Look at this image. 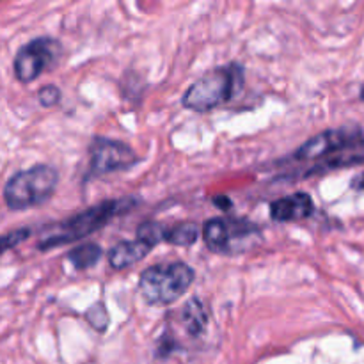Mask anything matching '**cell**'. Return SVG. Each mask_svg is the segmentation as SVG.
Instances as JSON below:
<instances>
[{
    "instance_id": "obj_1",
    "label": "cell",
    "mask_w": 364,
    "mask_h": 364,
    "mask_svg": "<svg viewBox=\"0 0 364 364\" xmlns=\"http://www.w3.org/2000/svg\"><path fill=\"white\" fill-rule=\"evenodd\" d=\"M137 205V201L132 198L123 199H110V201H103L100 205L91 206L85 212L77 213L75 217H70L64 223L55 224L52 230L48 231L45 238L38 244L39 251H48V249L59 247V245L70 244V242H78L82 238L89 237L95 231L102 230L110 219L116 215L127 213Z\"/></svg>"
},
{
    "instance_id": "obj_2",
    "label": "cell",
    "mask_w": 364,
    "mask_h": 364,
    "mask_svg": "<svg viewBox=\"0 0 364 364\" xmlns=\"http://www.w3.org/2000/svg\"><path fill=\"white\" fill-rule=\"evenodd\" d=\"M244 85V70L238 64L215 68L196 80L183 95L185 109L194 112H208L223 103L230 102Z\"/></svg>"
},
{
    "instance_id": "obj_3",
    "label": "cell",
    "mask_w": 364,
    "mask_h": 364,
    "mask_svg": "<svg viewBox=\"0 0 364 364\" xmlns=\"http://www.w3.org/2000/svg\"><path fill=\"white\" fill-rule=\"evenodd\" d=\"M194 270L183 262H167L148 267L139 277V291L151 306L176 302L194 283Z\"/></svg>"
},
{
    "instance_id": "obj_4",
    "label": "cell",
    "mask_w": 364,
    "mask_h": 364,
    "mask_svg": "<svg viewBox=\"0 0 364 364\" xmlns=\"http://www.w3.org/2000/svg\"><path fill=\"white\" fill-rule=\"evenodd\" d=\"M59 183V173L52 166H34L18 171L4 187V201L13 212L34 208L48 201Z\"/></svg>"
},
{
    "instance_id": "obj_5",
    "label": "cell",
    "mask_w": 364,
    "mask_h": 364,
    "mask_svg": "<svg viewBox=\"0 0 364 364\" xmlns=\"http://www.w3.org/2000/svg\"><path fill=\"white\" fill-rule=\"evenodd\" d=\"M60 43L52 38H36L31 43L21 46L14 57L13 70L14 77L21 84L34 82L39 75L52 70L59 60Z\"/></svg>"
},
{
    "instance_id": "obj_6",
    "label": "cell",
    "mask_w": 364,
    "mask_h": 364,
    "mask_svg": "<svg viewBox=\"0 0 364 364\" xmlns=\"http://www.w3.org/2000/svg\"><path fill=\"white\" fill-rule=\"evenodd\" d=\"M139 162L134 149L121 141H112L105 137H95L89 146V171L91 176L116 173V171L130 169Z\"/></svg>"
},
{
    "instance_id": "obj_7",
    "label": "cell",
    "mask_w": 364,
    "mask_h": 364,
    "mask_svg": "<svg viewBox=\"0 0 364 364\" xmlns=\"http://www.w3.org/2000/svg\"><path fill=\"white\" fill-rule=\"evenodd\" d=\"M203 240L208 249L215 252H233L237 240H244L251 235L258 233V226L240 219H224V217H213L203 224Z\"/></svg>"
},
{
    "instance_id": "obj_8",
    "label": "cell",
    "mask_w": 364,
    "mask_h": 364,
    "mask_svg": "<svg viewBox=\"0 0 364 364\" xmlns=\"http://www.w3.org/2000/svg\"><path fill=\"white\" fill-rule=\"evenodd\" d=\"M359 137L361 132L348 130V128H334V130L322 132V134L315 135L309 139L304 146L295 151L294 159L297 160H313V159H323L333 153L345 151L347 148L359 144Z\"/></svg>"
},
{
    "instance_id": "obj_9",
    "label": "cell",
    "mask_w": 364,
    "mask_h": 364,
    "mask_svg": "<svg viewBox=\"0 0 364 364\" xmlns=\"http://www.w3.org/2000/svg\"><path fill=\"white\" fill-rule=\"evenodd\" d=\"M315 212V203L311 196L306 192H295V194L284 196L270 203V217L276 223H294V220L308 219Z\"/></svg>"
},
{
    "instance_id": "obj_10",
    "label": "cell",
    "mask_w": 364,
    "mask_h": 364,
    "mask_svg": "<svg viewBox=\"0 0 364 364\" xmlns=\"http://www.w3.org/2000/svg\"><path fill=\"white\" fill-rule=\"evenodd\" d=\"M151 245L144 244L141 240H124L110 249L107 259H109V265L114 270H123L127 267H134L135 263L142 262L151 252Z\"/></svg>"
},
{
    "instance_id": "obj_11",
    "label": "cell",
    "mask_w": 364,
    "mask_h": 364,
    "mask_svg": "<svg viewBox=\"0 0 364 364\" xmlns=\"http://www.w3.org/2000/svg\"><path fill=\"white\" fill-rule=\"evenodd\" d=\"M181 322L191 336H201L208 326V311L199 297H192L181 309Z\"/></svg>"
},
{
    "instance_id": "obj_12",
    "label": "cell",
    "mask_w": 364,
    "mask_h": 364,
    "mask_svg": "<svg viewBox=\"0 0 364 364\" xmlns=\"http://www.w3.org/2000/svg\"><path fill=\"white\" fill-rule=\"evenodd\" d=\"M103 256L102 247L98 244H82L68 252V259L77 270H87L95 267Z\"/></svg>"
},
{
    "instance_id": "obj_13",
    "label": "cell",
    "mask_w": 364,
    "mask_h": 364,
    "mask_svg": "<svg viewBox=\"0 0 364 364\" xmlns=\"http://www.w3.org/2000/svg\"><path fill=\"white\" fill-rule=\"evenodd\" d=\"M199 226L196 223H180L166 230L167 244L178 245V247H191L198 242Z\"/></svg>"
},
{
    "instance_id": "obj_14",
    "label": "cell",
    "mask_w": 364,
    "mask_h": 364,
    "mask_svg": "<svg viewBox=\"0 0 364 364\" xmlns=\"http://www.w3.org/2000/svg\"><path fill=\"white\" fill-rule=\"evenodd\" d=\"M166 230L167 228L164 224L155 223V220H148V223H142L137 230V240L144 242V244L155 245L166 242Z\"/></svg>"
},
{
    "instance_id": "obj_15",
    "label": "cell",
    "mask_w": 364,
    "mask_h": 364,
    "mask_svg": "<svg viewBox=\"0 0 364 364\" xmlns=\"http://www.w3.org/2000/svg\"><path fill=\"white\" fill-rule=\"evenodd\" d=\"M85 320H87L89 326H91L95 331H100V333L107 331L110 318H109V313H107L105 304H103V302H96V304H92L91 308L85 311Z\"/></svg>"
},
{
    "instance_id": "obj_16",
    "label": "cell",
    "mask_w": 364,
    "mask_h": 364,
    "mask_svg": "<svg viewBox=\"0 0 364 364\" xmlns=\"http://www.w3.org/2000/svg\"><path fill=\"white\" fill-rule=\"evenodd\" d=\"M38 102L43 107H53L60 102V89L57 85L48 84L38 91Z\"/></svg>"
},
{
    "instance_id": "obj_17",
    "label": "cell",
    "mask_w": 364,
    "mask_h": 364,
    "mask_svg": "<svg viewBox=\"0 0 364 364\" xmlns=\"http://www.w3.org/2000/svg\"><path fill=\"white\" fill-rule=\"evenodd\" d=\"M32 231L28 230V228H20V230H14L11 231V233L4 235L2 237V251H9L11 247H14V245H20L21 242L27 240L28 237H31Z\"/></svg>"
},
{
    "instance_id": "obj_18",
    "label": "cell",
    "mask_w": 364,
    "mask_h": 364,
    "mask_svg": "<svg viewBox=\"0 0 364 364\" xmlns=\"http://www.w3.org/2000/svg\"><path fill=\"white\" fill-rule=\"evenodd\" d=\"M213 205L219 206V208H220V210H224V212H226V210H230V208H231V201H230V198H224V196H219V198H213Z\"/></svg>"
},
{
    "instance_id": "obj_19",
    "label": "cell",
    "mask_w": 364,
    "mask_h": 364,
    "mask_svg": "<svg viewBox=\"0 0 364 364\" xmlns=\"http://www.w3.org/2000/svg\"><path fill=\"white\" fill-rule=\"evenodd\" d=\"M352 187L358 188V191L364 188V174H359V176H355L354 180H352Z\"/></svg>"
},
{
    "instance_id": "obj_20",
    "label": "cell",
    "mask_w": 364,
    "mask_h": 364,
    "mask_svg": "<svg viewBox=\"0 0 364 364\" xmlns=\"http://www.w3.org/2000/svg\"><path fill=\"white\" fill-rule=\"evenodd\" d=\"M361 98H363V102H364V85L361 87Z\"/></svg>"
}]
</instances>
